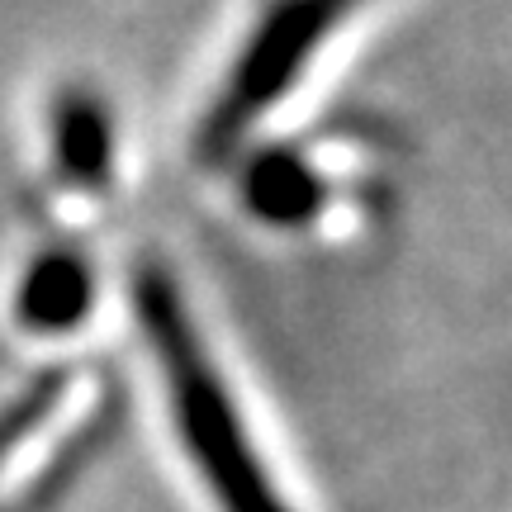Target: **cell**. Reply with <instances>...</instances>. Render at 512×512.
Returning a JSON list of instances; mask_svg holds the SVG:
<instances>
[{
    "instance_id": "6da1fadb",
    "label": "cell",
    "mask_w": 512,
    "mask_h": 512,
    "mask_svg": "<svg viewBox=\"0 0 512 512\" xmlns=\"http://www.w3.org/2000/svg\"><path fill=\"white\" fill-rule=\"evenodd\" d=\"M133 299H138V323H143L147 342H152L157 361H162L176 432H181L195 470L209 484V494L219 498V508L223 512H290L280 503V494H275L271 475L256 460V446L238 418V403L228 399L223 375L214 370L200 332H195L190 313H185L176 280L162 266H143Z\"/></svg>"
},
{
    "instance_id": "7a4b0ae2",
    "label": "cell",
    "mask_w": 512,
    "mask_h": 512,
    "mask_svg": "<svg viewBox=\"0 0 512 512\" xmlns=\"http://www.w3.org/2000/svg\"><path fill=\"white\" fill-rule=\"evenodd\" d=\"M361 0H275L252 29L247 48L238 53L233 72L223 81L219 100L209 105L200 124V152L209 162L228 157L252 133V124L290 91L299 72L323 48V38L356 10Z\"/></svg>"
},
{
    "instance_id": "3957f363",
    "label": "cell",
    "mask_w": 512,
    "mask_h": 512,
    "mask_svg": "<svg viewBox=\"0 0 512 512\" xmlns=\"http://www.w3.org/2000/svg\"><path fill=\"white\" fill-rule=\"evenodd\" d=\"M95 299V275L81 252H43L24 271L15 294V313L29 332H72L86 323Z\"/></svg>"
},
{
    "instance_id": "277c9868",
    "label": "cell",
    "mask_w": 512,
    "mask_h": 512,
    "mask_svg": "<svg viewBox=\"0 0 512 512\" xmlns=\"http://www.w3.org/2000/svg\"><path fill=\"white\" fill-rule=\"evenodd\" d=\"M53 157L67 185L105 190L114 171V119L105 100L86 86L62 91L53 110Z\"/></svg>"
},
{
    "instance_id": "5b68a950",
    "label": "cell",
    "mask_w": 512,
    "mask_h": 512,
    "mask_svg": "<svg viewBox=\"0 0 512 512\" xmlns=\"http://www.w3.org/2000/svg\"><path fill=\"white\" fill-rule=\"evenodd\" d=\"M242 200H247L256 219L271 223V228H299V223H309L323 209L328 185L318 181V171L299 152L275 147V152H256L247 162Z\"/></svg>"
},
{
    "instance_id": "8992f818",
    "label": "cell",
    "mask_w": 512,
    "mask_h": 512,
    "mask_svg": "<svg viewBox=\"0 0 512 512\" xmlns=\"http://www.w3.org/2000/svg\"><path fill=\"white\" fill-rule=\"evenodd\" d=\"M57 399H62V375H43V380H38L34 389H29V394H24V399H19L15 408H10V413L0 418V456H10L19 441L29 437L38 422L53 413V403H57Z\"/></svg>"
}]
</instances>
